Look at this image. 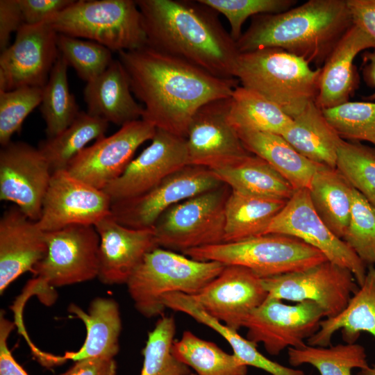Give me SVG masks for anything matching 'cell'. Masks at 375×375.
<instances>
[{"label": "cell", "instance_id": "1", "mask_svg": "<svg viewBox=\"0 0 375 375\" xmlns=\"http://www.w3.org/2000/svg\"><path fill=\"white\" fill-rule=\"evenodd\" d=\"M117 53L132 93L143 103L142 119L184 138L201 106L231 97L238 86L237 78H217L147 45Z\"/></svg>", "mask_w": 375, "mask_h": 375}, {"label": "cell", "instance_id": "2", "mask_svg": "<svg viewBox=\"0 0 375 375\" xmlns=\"http://www.w3.org/2000/svg\"><path fill=\"white\" fill-rule=\"evenodd\" d=\"M147 46L217 78L233 79L240 52L218 12L199 0H136Z\"/></svg>", "mask_w": 375, "mask_h": 375}, {"label": "cell", "instance_id": "3", "mask_svg": "<svg viewBox=\"0 0 375 375\" xmlns=\"http://www.w3.org/2000/svg\"><path fill=\"white\" fill-rule=\"evenodd\" d=\"M353 25L347 0H309L282 12L253 16L236 45L240 53L279 48L320 68Z\"/></svg>", "mask_w": 375, "mask_h": 375}, {"label": "cell", "instance_id": "4", "mask_svg": "<svg viewBox=\"0 0 375 375\" xmlns=\"http://www.w3.org/2000/svg\"><path fill=\"white\" fill-rule=\"evenodd\" d=\"M320 72L321 67L312 69L303 58L283 49L264 48L240 53L235 77L294 119L315 101Z\"/></svg>", "mask_w": 375, "mask_h": 375}, {"label": "cell", "instance_id": "5", "mask_svg": "<svg viewBox=\"0 0 375 375\" xmlns=\"http://www.w3.org/2000/svg\"><path fill=\"white\" fill-rule=\"evenodd\" d=\"M46 240L47 253L17 301L20 306L34 295L50 306L57 297L55 288L98 276L100 237L94 226L73 224L46 232Z\"/></svg>", "mask_w": 375, "mask_h": 375}, {"label": "cell", "instance_id": "6", "mask_svg": "<svg viewBox=\"0 0 375 375\" xmlns=\"http://www.w3.org/2000/svg\"><path fill=\"white\" fill-rule=\"evenodd\" d=\"M226 265L200 261L157 247L146 255L126 285L137 310L150 318L163 315L164 295L182 292L194 295L217 276Z\"/></svg>", "mask_w": 375, "mask_h": 375}, {"label": "cell", "instance_id": "7", "mask_svg": "<svg viewBox=\"0 0 375 375\" xmlns=\"http://www.w3.org/2000/svg\"><path fill=\"white\" fill-rule=\"evenodd\" d=\"M58 34L85 38L111 51H128L147 45L141 12L133 0L74 1L48 18Z\"/></svg>", "mask_w": 375, "mask_h": 375}, {"label": "cell", "instance_id": "8", "mask_svg": "<svg viewBox=\"0 0 375 375\" xmlns=\"http://www.w3.org/2000/svg\"><path fill=\"white\" fill-rule=\"evenodd\" d=\"M183 254L197 260L244 267L260 278L302 271L328 260L301 240L276 233L191 249Z\"/></svg>", "mask_w": 375, "mask_h": 375}, {"label": "cell", "instance_id": "9", "mask_svg": "<svg viewBox=\"0 0 375 375\" xmlns=\"http://www.w3.org/2000/svg\"><path fill=\"white\" fill-rule=\"evenodd\" d=\"M226 184L181 201L165 210L153 226L159 247L186 250L223 243Z\"/></svg>", "mask_w": 375, "mask_h": 375}, {"label": "cell", "instance_id": "10", "mask_svg": "<svg viewBox=\"0 0 375 375\" xmlns=\"http://www.w3.org/2000/svg\"><path fill=\"white\" fill-rule=\"evenodd\" d=\"M324 318V310L313 301L289 304L267 297L249 313L242 327L247 330V339L278 356L285 349L306 346Z\"/></svg>", "mask_w": 375, "mask_h": 375}, {"label": "cell", "instance_id": "11", "mask_svg": "<svg viewBox=\"0 0 375 375\" xmlns=\"http://www.w3.org/2000/svg\"><path fill=\"white\" fill-rule=\"evenodd\" d=\"M267 297L319 305L325 318L336 316L347 306L359 285L350 270L326 260L306 269L262 278Z\"/></svg>", "mask_w": 375, "mask_h": 375}, {"label": "cell", "instance_id": "12", "mask_svg": "<svg viewBox=\"0 0 375 375\" xmlns=\"http://www.w3.org/2000/svg\"><path fill=\"white\" fill-rule=\"evenodd\" d=\"M223 184L209 168L189 165L170 174L144 194L112 203L111 215L119 224L129 228H153L160 215L171 206Z\"/></svg>", "mask_w": 375, "mask_h": 375}, {"label": "cell", "instance_id": "13", "mask_svg": "<svg viewBox=\"0 0 375 375\" xmlns=\"http://www.w3.org/2000/svg\"><path fill=\"white\" fill-rule=\"evenodd\" d=\"M272 233L301 240L320 251L328 261L350 270L359 286L363 283L367 266L320 218L312 204L308 189L295 190L263 235Z\"/></svg>", "mask_w": 375, "mask_h": 375}, {"label": "cell", "instance_id": "14", "mask_svg": "<svg viewBox=\"0 0 375 375\" xmlns=\"http://www.w3.org/2000/svg\"><path fill=\"white\" fill-rule=\"evenodd\" d=\"M57 36L46 22L23 24L14 42L1 52L0 91L43 88L59 56Z\"/></svg>", "mask_w": 375, "mask_h": 375}, {"label": "cell", "instance_id": "15", "mask_svg": "<svg viewBox=\"0 0 375 375\" xmlns=\"http://www.w3.org/2000/svg\"><path fill=\"white\" fill-rule=\"evenodd\" d=\"M156 128L139 119L103 137L82 150L69 163L67 171L87 184L103 190L119 177L140 146L153 138Z\"/></svg>", "mask_w": 375, "mask_h": 375}, {"label": "cell", "instance_id": "16", "mask_svg": "<svg viewBox=\"0 0 375 375\" xmlns=\"http://www.w3.org/2000/svg\"><path fill=\"white\" fill-rule=\"evenodd\" d=\"M231 97L209 101L193 115L186 135L189 165L214 169L251 154L228 120Z\"/></svg>", "mask_w": 375, "mask_h": 375}, {"label": "cell", "instance_id": "17", "mask_svg": "<svg viewBox=\"0 0 375 375\" xmlns=\"http://www.w3.org/2000/svg\"><path fill=\"white\" fill-rule=\"evenodd\" d=\"M52 172L38 148L10 142L0 151V200L13 203L38 222Z\"/></svg>", "mask_w": 375, "mask_h": 375}, {"label": "cell", "instance_id": "18", "mask_svg": "<svg viewBox=\"0 0 375 375\" xmlns=\"http://www.w3.org/2000/svg\"><path fill=\"white\" fill-rule=\"evenodd\" d=\"M112 201L103 190L76 178L67 170L53 172L38 223L44 232L73 224L94 226L111 214Z\"/></svg>", "mask_w": 375, "mask_h": 375}, {"label": "cell", "instance_id": "19", "mask_svg": "<svg viewBox=\"0 0 375 375\" xmlns=\"http://www.w3.org/2000/svg\"><path fill=\"white\" fill-rule=\"evenodd\" d=\"M189 165L186 138L156 128L150 144L103 190L112 203L148 192L164 178Z\"/></svg>", "mask_w": 375, "mask_h": 375}, {"label": "cell", "instance_id": "20", "mask_svg": "<svg viewBox=\"0 0 375 375\" xmlns=\"http://www.w3.org/2000/svg\"><path fill=\"white\" fill-rule=\"evenodd\" d=\"M192 296L210 315L238 331L268 294L262 278L251 270L239 265H226L217 276Z\"/></svg>", "mask_w": 375, "mask_h": 375}, {"label": "cell", "instance_id": "21", "mask_svg": "<svg viewBox=\"0 0 375 375\" xmlns=\"http://www.w3.org/2000/svg\"><path fill=\"white\" fill-rule=\"evenodd\" d=\"M94 226L100 237L97 278L103 284H126L146 255L159 247L153 228H129L111 214Z\"/></svg>", "mask_w": 375, "mask_h": 375}, {"label": "cell", "instance_id": "22", "mask_svg": "<svg viewBox=\"0 0 375 375\" xmlns=\"http://www.w3.org/2000/svg\"><path fill=\"white\" fill-rule=\"evenodd\" d=\"M47 250L46 232L15 205L0 218V293L19 276L33 271Z\"/></svg>", "mask_w": 375, "mask_h": 375}, {"label": "cell", "instance_id": "23", "mask_svg": "<svg viewBox=\"0 0 375 375\" xmlns=\"http://www.w3.org/2000/svg\"><path fill=\"white\" fill-rule=\"evenodd\" d=\"M375 49L374 41L353 24L342 37L321 67L315 104L322 110L349 101L358 88L359 76L354 65L357 55Z\"/></svg>", "mask_w": 375, "mask_h": 375}, {"label": "cell", "instance_id": "24", "mask_svg": "<svg viewBox=\"0 0 375 375\" xmlns=\"http://www.w3.org/2000/svg\"><path fill=\"white\" fill-rule=\"evenodd\" d=\"M67 311L83 322L87 330L86 338L78 351L66 352L64 356L52 355L53 365L67 360L114 358L119 351L122 330L117 302L112 298L96 297L91 301L88 312L74 303L69 305Z\"/></svg>", "mask_w": 375, "mask_h": 375}, {"label": "cell", "instance_id": "25", "mask_svg": "<svg viewBox=\"0 0 375 375\" xmlns=\"http://www.w3.org/2000/svg\"><path fill=\"white\" fill-rule=\"evenodd\" d=\"M84 99L88 112L122 126L142 119L144 108L135 100L128 74L117 59L96 78L86 83Z\"/></svg>", "mask_w": 375, "mask_h": 375}, {"label": "cell", "instance_id": "26", "mask_svg": "<svg viewBox=\"0 0 375 375\" xmlns=\"http://www.w3.org/2000/svg\"><path fill=\"white\" fill-rule=\"evenodd\" d=\"M340 330L345 343H356L360 333L375 338V266H368L363 283L344 310L335 317L324 318L317 333L307 340L316 347L331 345L333 335Z\"/></svg>", "mask_w": 375, "mask_h": 375}, {"label": "cell", "instance_id": "27", "mask_svg": "<svg viewBox=\"0 0 375 375\" xmlns=\"http://www.w3.org/2000/svg\"><path fill=\"white\" fill-rule=\"evenodd\" d=\"M299 153L319 165L336 168L338 147L343 139L315 103H309L292 119L281 135Z\"/></svg>", "mask_w": 375, "mask_h": 375}, {"label": "cell", "instance_id": "28", "mask_svg": "<svg viewBox=\"0 0 375 375\" xmlns=\"http://www.w3.org/2000/svg\"><path fill=\"white\" fill-rule=\"evenodd\" d=\"M243 145L272 165L295 190L308 189L319 165L299 153L281 135L237 132Z\"/></svg>", "mask_w": 375, "mask_h": 375}, {"label": "cell", "instance_id": "29", "mask_svg": "<svg viewBox=\"0 0 375 375\" xmlns=\"http://www.w3.org/2000/svg\"><path fill=\"white\" fill-rule=\"evenodd\" d=\"M211 170L231 190L246 194L289 200L296 190L266 160L252 153Z\"/></svg>", "mask_w": 375, "mask_h": 375}, {"label": "cell", "instance_id": "30", "mask_svg": "<svg viewBox=\"0 0 375 375\" xmlns=\"http://www.w3.org/2000/svg\"><path fill=\"white\" fill-rule=\"evenodd\" d=\"M353 189L336 168L323 165L319 166L308 188L315 211L342 240L349 220Z\"/></svg>", "mask_w": 375, "mask_h": 375}, {"label": "cell", "instance_id": "31", "mask_svg": "<svg viewBox=\"0 0 375 375\" xmlns=\"http://www.w3.org/2000/svg\"><path fill=\"white\" fill-rule=\"evenodd\" d=\"M167 308L184 312L197 322L203 324L220 334L230 344L233 354L244 365L254 367L271 375H286L287 367L274 362L257 349V344L244 338L235 331L207 313L192 295L182 292H172L162 297Z\"/></svg>", "mask_w": 375, "mask_h": 375}, {"label": "cell", "instance_id": "32", "mask_svg": "<svg viewBox=\"0 0 375 375\" xmlns=\"http://www.w3.org/2000/svg\"><path fill=\"white\" fill-rule=\"evenodd\" d=\"M288 201L231 190L225 207L224 242H238L263 235Z\"/></svg>", "mask_w": 375, "mask_h": 375}, {"label": "cell", "instance_id": "33", "mask_svg": "<svg viewBox=\"0 0 375 375\" xmlns=\"http://www.w3.org/2000/svg\"><path fill=\"white\" fill-rule=\"evenodd\" d=\"M228 120L237 132H264L280 135L292 122L276 104L238 85L231 97Z\"/></svg>", "mask_w": 375, "mask_h": 375}, {"label": "cell", "instance_id": "34", "mask_svg": "<svg viewBox=\"0 0 375 375\" xmlns=\"http://www.w3.org/2000/svg\"><path fill=\"white\" fill-rule=\"evenodd\" d=\"M108 126L106 120L80 111L63 131L42 141L38 149L46 158L52 174L67 170L70 162L89 142L105 136Z\"/></svg>", "mask_w": 375, "mask_h": 375}, {"label": "cell", "instance_id": "35", "mask_svg": "<svg viewBox=\"0 0 375 375\" xmlns=\"http://www.w3.org/2000/svg\"><path fill=\"white\" fill-rule=\"evenodd\" d=\"M172 352L198 375L247 374V366L233 353L225 352L215 343L201 339L189 331L174 341Z\"/></svg>", "mask_w": 375, "mask_h": 375}, {"label": "cell", "instance_id": "36", "mask_svg": "<svg viewBox=\"0 0 375 375\" xmlns=\"http://www.w3.org/2000/svg\"><path fill=\"white\" fill-rule=\"evenodd\" d=\"M288 359L294 367L310 365L320 375H352V369H362L369 366L365 347L356 342L328 347L307 344L301 348H289Z\"/></svg>", "mask_w": 375, "mask_h": 375}, {"label": "cell", "instance_id": "37", "mask_svg": "<svg viewBox=\"0 0 375 375\" xmlns=\"http://www.w3.org/2000/svg\"><path fill=\"white\" fill-rule=\"evenodd\" d=\"M68 64L59 53L46 85L42 89L40 111L46 124L47 138H53L67 128L78 112L67 80Z\"/></svg>", "mask_w": 375, "mask_h": 375}, {"label": "cell", "instance_id": "38", "mask_svg": "<svg viewBox=\"0 0 375 375\" xmlns=\"http://www.w3.org/2000/svg\"><path fill=\"white\" fill-rule=\"evenodd\" d=\"M176 329L172 316L163 315L157 321L142 351L144 360L140 375H192L190 367L172 352Z\"/></svg>", "mask_w": 375, "mask_h": 375}, {"label": "cell", "instance_id": "39", "mask_svg": "<svg viewBox=\"0 0 375 375\" xmlns=\"http://www.w3.org/2000/svg\"><path fill=\"white\" fill-rule=\"evenodd\" d=\"M336 169L375 206V148L359 142H341Z\"/></svg>", "mask_w": 375, "mask_h": 375}, {"label": "cell", "instance_id": "40", "mask_svg": "<svg viewBox=\"0 0 375 375\" xmlns=\"http://www.w3.org/2000/svg\"><path fill=\"white\" fill-rule=\"evenodd\" d=\"M322 111L342 139L375 147V103L349 101Z\"/></svg>", "mask_w": 375, "mask_h": 375}, {"label": "cell", "instance_id": "41", "mask_svg": "<svg viewBox=\"0 0 375 375\" xmlns=\"http://www.w3.org/2000/svg\"><path fill=\"white\" fill-rule=\"evenodd\" d=\"M59 53L86 83L101 75L114 60L112 51L101 44L58 34Z\"/></svg>", "mask_w": 375, "mask_h": 375}, {"label": "cell", "instance_id": "42", "mask_svg": "<svg viewBox=\"0 0 375 375\" xmlns=\"http://www.w3.org/2000/svg\"><path fill=\"white\" fill-rule=\"evenodd\" d=\"M342 240L367 267L375 266V206L356 189Z\"/></svg>", "mask_w": 375, "mask_h": 375}, {"label": "cell", "instance_id": "43", "mask_svg": "<svg viewBox=\"0 0 375 375\" xmlns=\"http://www.w3.org/2000/svg\"><path fill=\"white\" fill-rule=\"evenodd\" d=\"M43 88L22 87L0 91V144L6 146L21 130L26 117L41 103Z\"/></svg>", "mask_w": 375, "mask_h": 375}, {"label": "cell", "instance_id": "44", "mask_svg": "<svg viewBox=\"0 0 375 375\" xmlns=\"http://www.w3.org/2000/svg\"><path fill=\"white\" fill-rule=\"evenodd\" d=\"M223 15L228 21L230 35L236 42L248 17L260 14L279 13L296 4L294 0H199Z\"/></svg>", "mask_w": 375, "mask_h": 375}, {"label": "cell", "instance_id": "45", "mask_svg": "<svg viewBox=\"0 0 375 375\" xmlns=\"http://www.w3.org/2000/svg\"><path fill=\"white\" fill-rule=\"evenodd\" d=\"M24 24L36 25L63 10L74 0H18Z\"/></svg>", "mask_w": 375, "mask_h": 375}, {"label": "cell", "instance_id": "46", "mask_svg": "<svg viewBox=\"0 0 375 375\" xmlns=\"http://www.w3.org/2000/svg\"><path fill=\"white\" fill-rule=\"evenodd\" d=\"M24 24L18 0L0 1V49L1 52L9 47L11 34Z\"/></svg>", "mask_w": 375, "mask_h": 375}, {"label": "cell", "instance_id": "47", "mask_svg": "<svg viewBox=\"0 0 375 375\" xmlns=\"http://www.w3.org/2000/svg\"><path fill=\"white\" fill-rule=\"evenodd\" d=\"M16 323L6 318L4 311L0 314V375H28L12 356L8 347L9 335Z\"/></svg>", "mask_w": 375, "mask_h": 375}, {"label": "cell", "instance_id": "48", "mask_svg": "<svg viewBox=\"0 0 375 375\" xmlns=\"http://www.w3.org/2000/svg\"><path fill=\"white\" fill-rule=\"evenodd\" d=\"M114 358H90L75 361L66 372L59 375H116Z\"/></svg>", "mask_w": 375, "mask_h": 375}, {"label": "cell", "instance_id": "49", "mask_svg": "<svg viewBox=\"0 0 375 375\" xmlns=\"http://www.w3.org/2000/svg\"><path fill=\"white\" fill-rule=\"evenodd\" d=\"M353 24L375 42V0H347Z\"/></svg>", "mask_w": 375, "mask_h": 375}, {"label": "cell", "instance_id": "50", "mask_svg": "<svg viewBox=\"0 0 375 375\" xmlns=\"http://www.w3.org/2000/svg\"><path fill=\"white\" fill-rule=\"evenodd\" d=\"M362 75L365 83L370 88L374 89V92L364 97L365 100H375V49L366 51L362 55Z\"/></svg>", "mask_w": 375, "mask_h": 375}, {"label": "cell", "instance_id": "51", "mask_svg": "<svg viewBox=\"0 0 375 375\" xmlns=\"http://www.w3.org/2000/svg\"><path fill=\"white\" fill-rule=\"evenodd\" d=\"M356 375H375V365L367 368L360 369Z\"/></svg>", "mask_w": 375, "mask_h": 375}]
</instances>
